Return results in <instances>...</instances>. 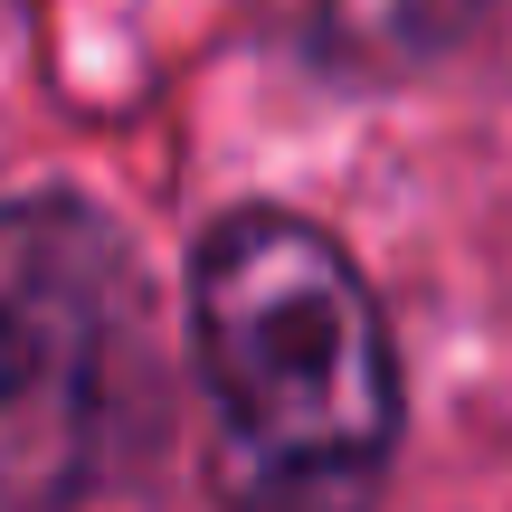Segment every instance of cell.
Wrapping results in <instances>:
<instances>
[{
    "label": "cell",
    "mask_w": 512,
    "mask_h": 512,
    "mask_svg": "<svg viewBox=\"0 0 512 512\" xmlns=\"http://www.w3.org/2000/svg\"><path fill=\"white\" fill-rule=\"evenodd\" d=\"M190 370L228 512H370L399 456V342L351 247L228 209L190 256Z\"/></svg>",
    "instance_id": "1"
},
{
    "label": "cell",
    "mask_w": 512,
    "mask_h": 512,
    "mask_svg": "<svg viewBox=\"0 0 512 512\" xmlns=\"http://www.w3.org/2000/svg\"><path fill=\"white\" fill-rule=\"evenodd\" d=\"M162 437L124 228L76 190L0 200V512H105Z\"/></svg>",
    "instance_id": "2"
},
{
    "label": "cell",
    "mask_w": 512,
    "mask_h": 512,
    "mask_svg": "<svg viewBox=\"0 0 512 512\" xmlns=\"http://www.w3.org/2000/svg\"><path fill=\"white\" fill-rule=\"evenodd\" d=\"M494 19V0H285V29L313 67L361 76V86H399L456 57L465 38Z\"/></svg>",
    "instance_id": "3"
}]
</instances>
